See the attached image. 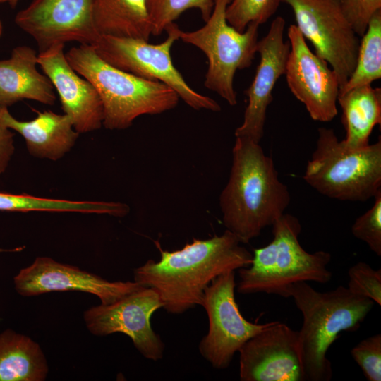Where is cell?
I'll list each match as a JSON object with an SVG mask.
<instances>
[{
    "label": "cell",
    "instance_id": "5bb4252c",
    "mask_svg": "<svg viewBox=\"0 0 381 381\" xmlns=\"http://www.w3.org/2000/svg\"><path fill=\"white\" fill-rule=\"evenodd\" d=\"M242 381H303L298 331L273 321L238 350Z\"/></svg>",
    "mask_w": 381,
    "mask_h": 381
},
{
    "label": "cell",
    "instance_id": "8992f818",
    "mask_svg": "<svg viewBox=\"0 0 381 381\" xmlns=\"http://www.w3.org/2000/svg\"><path fill=\"white\" fill-rule=\"evenodd\" d=\"M316 147L303 180L332 199L365 202L381 191V139L359 148L339 140L332 128L318 130Z\"/></svg>",
    "mask_w": 381,
    "mask_h": 381
},
{
    "label": "cell",
    "instance_id": "f1b7e54d",
    "mask_svg": "<svg viewBox=\"0 0 381 381\" xmlns=\"http://www.w3.org/2000/svg\"><path fill=\"white\" fill-rule=\"evenodd\" d=\"M351 355L368 381L381 380V334L361 340L351 350Z\"/></svg>",
    "mask_w": 381,
    "mask_h": 381
},
{
    "label": "cell",
    "instance_id": "9c48e42d",
    "mask_svg": "<svg viewBox=\"0 0 381 381\" xmlns=\"http://www.w3.org/2000/svg\"><path fill=\"white\" fill-rule=\"evenodd\" d=\"M289 5L296 26L315 48V54L334 72L339 89L354 70L360 40L338 0H281Z\"/></svg>",
    "mask_w": 381,
    "mask_h": 381
},
{
    "label": "cell",
    "instance_id": "7a4b0ae2",
    "mask_svg": "<svg viewBox=\"0 0 381 381\" xmlns=\"http://www.w3.org/2000/svg\"><path fill=\"white\" fill-rule=\"evenodd\" d=\"M291 201L274 161L260 143L236 137L228 181L220 193L222 222L241 243L258 237L282 217Z\"/></svg>",
    "mask_w": 381,
    "mask_h": 381
},
{
    "label": "cell",
    "instance_id": "ffe728a7",
    "mask_svg": "<svg viewBox=\"0 0 381 381\" xmlns=\"http://www.w3.org/2000/svg\"><path fill=\"white\" fill-rule=\"evenodd\" d=\"M337 102L346 131L344 143L350 148L368 145L374 127L381 123V89L371 85L356 87L339 94Z\"/></svg>",
    "mask_w": 381,
    "mask_h": 381
},
{
    "label": "cell",
    "instance_id": "44dd1931",
    "mask_svg": "<svg viewBox=\"0 0 381 381\" xmlns=\"http://www.w3.org/2000/svg\"><path fill=\"white\" fill-rule=\"evenodd\" d=\"M92 16L100 36L148 41L152 35L146 0H92Z\"/></svg>",
    "mask_w": 381,
    "mask_h": 381
},
{
    "label": "cell",
    "instance_id": "2e32d148",
    "mask_svg": "<svg viewBox=\"0 0 381 381\" xmlns=\"http://www.w3.org/2000/svg\"><path fill=\"white\" fill-rule=\"evenodd\" d=\"M285 20L275 18L270 29L257 44L260 62L253 80L245 91L248 104L242 123L236 128L235 137H246L260 143L264 135L268 106L273 99L272 91L278 79L285 74L290 51L289 41L284 39Z\"/></svg>",
    "mask_w": 381,
    "mask_h": 381
},
{
    "label": "cell",
    "instance_id": "603a6c76",
    "mask_svg": "<svg viewBox=\"0 0 381 381\" xmlns=\"http://www.w3.org/2000/svg\"><path fill=\"white\" fill-rule=\"evenodd\" d=\"M0 210L80 212L117 217L121 213V205L119 202L75 201L0 192Z\"/></svg>",
    "mask_w": 381,
    "mask_h": 381
},
{
    "label": "cell",
    "instance_id": "1f68e13d",
    "mask_svg": "<svg viewBox=\"0 0 381 381\" xmlns=\"http://www.w3.org/2000/svg\"><path fill=\"white\" fill-rule=\"evenodd\" d=\"M19 0H0L1 4H8L12 8H15Z\"/></svg>",
    "mask_w": 381,
    "mask_h": 381
},
{
    "label": "cell",
    "instance_id": "f546056e",
    "mask_svg": "<svg viewBox=\"0 0 381 381\" xmlns=\"http://www.w3.org/2000/svg\"><path fill=\"white\" fill-rule=\"evenodd\" d=\"M338 2L358 37L363 35L373 15L381 10V0H338Z\"/></svg>",
    "mask_w": 381,
    "mask_h": 381
},
{
    "label": "cell",
    "instance_id": "7c38bea8",
    "mask_svg": "<svg viewBox=\"0 0 381 381\" xmlns=\"http://www.w3.org/2000/svg\"><path fill=\"white\" fill-rule=\"evenodd\" d=\"M14 21L34 39L39 52L73 41L93 46L100 37L93 23L92 0H31Z\"/></svg>",
    "mask_w": 381,
    "mask_h": 381
},
{
    "label": "cell",
    "instance_id": "4316f807",
    "mask_svg": "<svg viewBox=\"0 0 381 381\" xmlns=\"http://www.w3.org/2000/svg\"><path fill=\"white\" fill-rule=\"evenodd\" d=\"M374 204L356 218L351 226L354 237L365 242L377 256H381V191L374 197Z\"/></svg>",
    "mask_w": 381,
    "mask_h": 381
},
{
    "label": "cell",
    "instance_id": "52a82bcc",
    "mask_svg": "<svg viewBox=\"0 0 381 381\" xmlns=\"http://www.w3.org/2000/svg\"><path fill=\"white\" fill-rule=\"evenodd\" d=\"M231 0H214L205 24L194 31L179 29V40L200 49L207 59L204 85L231 106L237 104L234 78L238 70L251 66L257 53L260 25L250 23L243 32L232 27L226 18Z\"/></svg>",
    "mask_w": 381,
    "mask_h": 381
},
{
    "label": "cell",
    "instance_id": "4fadbf2b",
    "mask_svg": "<svg viewBox=\"0 0 381 381\" xmlns=\"http://www.w3.org/2000/svg\"><path fill=\"white\" fill-rule=\"evenodd\" d=\"M290 51L286 80L295 97L314 121L329 122L337 114L339 84L328 64L313 53L296 25L288 29Z\"/></svg>",
    "mask_w": 381,
    "mask_h": 381
},
{
    "label": "cell",
    "instance_id": "5b68a950",
    "mask_svg": "<svg viewBox=\"0 0 381 381\" xmlns=\"http://www.w3.org/2000/svg\"><path fill=\"white\" fill-rule=\"evenodd\" d=\"M273 239L267 246L253 250L252 263L238 270V293H265L289 298L296 282L327 284L332 272L327 267L332 256L327 251L310 253L301 246L299 219L284 214L272 224Z\"/></svg>",
    "mask_w": 381,
    "mask_h": 381
},
{
    "label": "cell",
    "instance_id": "d6986e66",
    "mask_svg": "<svg viewBox=\"0 0 381 381\" xmlns=\"http://www.w3.org/2000/svg\"><path fill=\"white\" fill-rule=\"evenodd\" d=\"M37 54L30 47L18 46L9 59L0 60V107H8L23 99L55 104L52 82L37 69Z\"/></svg>",
    "mask_w": 381,
    "mask_h": 381
},
{
    "label": "cell",
    "instance_id": "30bf717a",
    "mask_svg": "<svg viewBox=\"0 0 381 381\" xmlns=\"http://www.w3.org/2000/svg\"><path fill=\"white\" fill-rule=\"evenodd\" d=\"M236 286L235 271L225 272L205 289L200 303L207 313L209 329L198 349L216 369L228 368L243 344L272 322L253 323L243 318L235 299Z\"/></svg>",
    "mask_w": 381,
    "mask_h": 381
},
{
    "label": "cell",
    "instance_id": "4dcf8cb0",
    "mask_svg": "<svg viewBox=\"0 0 381 381\" xmlns=\"http://www.w3.org/2000/svg\"><path fill=\"white\" fill-rule=\"evenodd\" d=\"M13 133L0 124V176L4 173L14 153Z\"/></svg>",
    "mask_w": 381,
    "mask_h": 381
},
{
    "label": "cell",
    "instance_id": "e0dca14e",
    "mask_svg": "<svg viewBox=\"0 0 381 381\" xmlns=\"http://www.w3.org/2000/svg\"><path fill=\"white\" fill-rule=\"evenodd\" d=\"M64 47L58 44L39 52L37 64L58 92L74 129L79 134L97 131L103 122L102 101L92 84L71 66Z\"/></svg>",
    "mask_w": 381,
    "mask_h": 381
},
{
    "label": "cell",
    "instance_id": "9a60e30c",
    "mask_svg": "<svg viewBox=\"0 0 381 381\" xmlns=\"http://www.w3.org/2000/svg\"><path fill=\"white\" fill-rule=\"evenodd\" d=\"M17 292L24 296L54 291H80L97 296L101 304H111L142 288L134 282H109L78 267L48 257H37L13 279Z\"/></svg>",
    "mask_w": 381,
    "mask_h": 381
},
{
    "label": "cell",
    "instance_id": "8fae6325",
    "mask_svg": "<svg viewBox=\"0 0 381 381\" xmlns=\"http://www.w3.org/2000/svg\"><path fill=\"white\" fill-rule=\"evenodd\" d=\"M162 307L157 292L143 286L111 304L89 308L84 313V320L92 334H125L143 356L157 361L164 356V344L152 329L150 320Z\"/></svg>",
    "mask_w": 381,
    "mask_h": 381
},
{
    "label": "cell",
    "instance_id": "cb8c5ba5",
    "mask_svg": "<svg viewBox=\"0 0 381 381\" xmlns=\"http://www.w3.org/2000/svg\"><path fill=\"white\" fill-rule=\"evenodd\" d=\"M381 78V10L370 19L360 41L356 66L346 83L339 89L345 92L356 87L371 85Z\"/></svg>",
    "mask_w": 381,
    "mask_h": 381
},
{
    "label": "cell",
    "instance_id": "277c9868",
    "mask_svg": "<svg viewBox=\"0 0 381 381\" xmlns=\"http://www.w3.org/2000/svg\"><path fill=\"white\" fill-rule=\"evenodd\" d=\"M65 54L75 72L96 89L102 104V126L107 129L128 128L138 117L164 113L179 103L178 95L169 86L111 66L90 45L73 47Z\"/></svg>",
    "mask_w": 381,
    "mask_h": 381
},
{
    "label": "cell",
    "instance_id": "d4e9b609",
    "mask_svg": "<svg viewBox=\"0 0 381 381\" xmlns=\"http://www.w3.org/2000/svg\"><path fill=\"white\" fill-rule=\"evenodd\" d=\"M146 7L152 25V35L158 36L190 8L198 9L202 20L207 21L212 13L214 0H146Z\"/></svg>",
    "mask_w": 381,
    "mask_h": 381
},
{
    "label": "cell",
    "instance_id": "3957f363",
    "mask_svg": "<svg viewBox=\"0 0 381 381\" xmlns=\"http://www.w3.org/2000/svg\"><path fill=\"white\" fill-rule=\"evenodd\" d=\"M289 296L303 315L298 344L305 380L329 381L333 372L328 349L342 332L361 327L375 302L343 286L320 292L308 282L292 284Z\"/></svg>",
    "mask_w": 381,
    "mask_h": 381
},
{
    "label": "cell",
    "instance_id": "83f0119b",
    "mask_svg": "<svg viewBox=\"0 0 381 381\" xmlns=\"http://www.w3.org/2000/svg\"><path fill=\"white\" fill-rule=\"evenodd\" d=\"M348 289L381 305V270H374L368 263L358 262L348 271Z\"/></svg>",
    "mask_w": 381,
    "mask_h": 381
},
{
    "label": "cell",
    "instance_id": "d6a6232c",
    "mask_svg": "<svg viewBox=\"0 0 381 381\" xmlns=\"http://www.w3.org/2000/svg\"><path fill=\"white\" fill-rule=\"evenodd\" d=\"M2 31H3V26H2V23L1 22V20H0V37L1 35Z\"/></svg>",
    "mask_w": 381,
    "mask_h": 381
},
{
    "label": "cell",
    "instance_id": "ac0fdd59",
    "mask_svg": "<svg viewBox=\"0 0 381 381\" xmlns=\"http://www.w3.org/2000/svg\"><path fill=\"white\" fill-rule=\"evenodd\" d=\"M32 110L37 114L35 119L20 121L11 114L8 107H0V124L23 138L32 157L52 161L60 159L73 147L79 133L66 114L51 110Z\"/></svg>",
    "mask_w": 381,
    "mask_h": 381
},
{
    "label": "cell",
    "instance_id": "6da1fadb",
    "mask_svg": "<svg viewBox=\"0 0 381 381\" xmlns=\"http://www.w3.org/2000/svg\"><path fill=\"white\" fill-rule=\"evenodd\" d=\"M158 261L134 270V281L152 289L163 308L181 314L201 303L205 289L218 276L247 267L253 254L229 231L207 239L193 238L179 250L162 249Z\"/></svg>",
    "mask_w": 381,
    "mask_h": 381
},
{
    "label": "cell",
    "instance_id": "ba28073f",
    "mask_svg": "<svg viewBox=\"0 0 381 381\" xmlns=\"http://www.w3.org/2000/svg\"><path fill=\"white\" fill-rule=\"evenodd\" d=\"M179 26L172 23L164 30L167 38L159 44L130 37L101 35L92 46L98 56L111 66L138 77L160 81L172 88L186 104L195 110L219 111L220 105L188 85L174 66L171 49L179 40Z\"/></svg>",
    "mask_w": 381,
    "mask_h": 381
},
{
    "label": "cell",
    "instance_id": "7402d4cb",
    "mask_svg": "<svg viewBox=\"0 0 381 381\" xmlns=\"http://www.w3.org/2000/svg\"><path fill=\"white\" fill-rule=\"evenodd\" d=\"M47 373V360L37 343L11 329L0 334V381H42Z\"/></svg>",
    "mask_w": 381,
    "mask_h": 381
},
{
    "label": "cell",
    "instance_id": "484cf974",
    "mask_svg": "<svg viewBox=\"0 0 381 381\" xmlns=\"http://www.w3.org/2000/svg\"><path fill=\"white\" fill-rule=\"evenodd\" d=\"M281 0H231L226 9L227 22L239 32L250 23L261 25L277 11Z\"/></svg>",
    "mask_w": 381,
    "mask_h": 381
}]
</instances>
